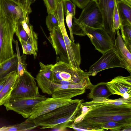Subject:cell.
<instances>
[{
  "label": "cell",
  "instance_id": "6da1fadb",
  "mask_svg": "<svg viewBox=\"0 0 131 131\" xmlns=\"http://www.w3.org/2000/svg\"><path fill=\"white\" fill-rule=\"evenodd\" d=\"M67 127L78 131H131V99L95 97L82 103Z\"/></svg>",
  "mask_w": 131,
  "mask_h": 131
},
{
  "label": "cell",
  "instance_id": "7a4b0ae2",
  "mask_svg": "<svg viewBox=\"0 0 131 131\" xmlns=\"http://www.w3.org/2000/svg\"><path fill=\"white\" fill-rule=\"evenodd\" d=\"M83 101V100H73L68 104L35 118L34 119V122L41 129L59 127V129H64L76 118Z\"/></svg>",
  "mask_w": 131,
  "mask_h": 131
},
{
  "label": "cell",
  "instance_id": "3957f363",
  "mask_svg": "<svg viewBox=\"0 0 131 131\" xmlns=\"http://www.w3.org/2000/svg\"><path fill=\"white\" fill-rule=\"evenodd\" d=\"M53 81H64L79 85L85 89H90L92 84L88 72L81 69L73 70L69 64L59 61L53 65L52 68Z\"/></svg>",
  "mask_w": 131,
  "mask_h": 131
},
{
  "label": "cell",
  "instance_id": "277c9868",
  "mask_svg": "<svg viewBox=\"0 0 131 131\" xmlns=\"http://www.w3.org/2000/svg\"><path fill=\"white\" fill-rule=\"evenodd\" d=\"M16 25L15 23L6 17L0 10V64L14 55L12 43Z\"/></svg>",
  "mask_w": 131,
  "mask_h": 131
},
{
  "label": "cell",
  "instance_id": "5b68a950",
  "mask_svg": "<svg viewBox=\"0 0 131 131\" xmlns=\"http://www.w3.org/2000/svg\"><path fill=\"white\" fill-rule=\"evenodd\" d=\"M55 14L57 18L59 26L66 46L69 64L73 70L80 69L81 62L80 45L79 43L72 42L68 36L64 24V12L63 7L58 8Z\"/></svg>",
  "mask_w": 131,
  "mask_h": 131
},
{
  "label": "cell",
  "instance_id": "8992f818",
  "mask_svg": "<svg viewBox=\"0 0 131 131\" xmlns=\"http://www.w3.org/2000/svg\"><path fill=\"white\" fill-rule=\"evenodd\" d=\"M35 78L27 70L18 77L10 97H33L40 95Z\"/></svg>",
  "mask_w": 131,
  "mask_h": 131
},
{
  "label": "cell",
  "instance_id": "52a82bcc",
  "mask_svg": "<svg viewBox=\"0 0 131 131\" xmlns=\"http://www.w3.org/2000/svg\"><path fill=\"white\" fill-rule=\"evenodd\" d=\"M47 98L40 95L33 97H10L3 104L7 111L12 110L27 118L30 116L33 108L38 103Z\"/></svg>",
  "mask_w": 131,
  "mask_h": 131
},
{
  "label": "cell",
  "instance_id": "ba28073f",
  "mask_svg": "<svg viewBox=\"0 0 131 131\" xmlns=\"http://www.w3.org/2000/svg\"><path fill=\"white\" fill-rule=\"evenodd\" d=\"M82 9L79 18L75 17L73 21L91 28H103V16L95 0H90Z\"/></svg>",
  "mask_w": 131,
  "mask_h": 131
},
{
  "label": "cell",
  "instance_id": "9c48e42d",
  "mask_svg": "<svg viewBox=\"0 0 131 131\" xmlns=\"http://www.w3.org/2000/svg\"><path fill=\"white\" fill-rule=\"evenodd\" d=\"M115 67L126 69V67L114 48L103 54L101 57L90 68L88 72L90 76H95L104 70Z\"/></svg>",
  "mask_w": 131,
  "mask_h": 131
},
{
  "label": "cell",
  "instance_id": "30bf717a",
  "mask_svg": "<svg viewBox=\"0 0 131 131\" xmlns=\"http://www.w3.org/2000/svg\"><path fill=\"white\" fill-rule=\"evenodd\" d=\"M47 39L55 50L57 61H60L69 64L66 46L59 26L53 28Z\"/></svg>",
  "mask_w": 131,
  "mask_h": 131
},
{
  "label": "cell",
  "instance_id": "8fae6325",
  "mask_svg": "<svg viewBox=\"0 0 131 131\" xmlns=\"http://www.w3.org/2000/svg\"><path fill=\"white\" fill-rule=\"evenodd\" d=\"M112 94L120 95L126 99H131V76H119L107 82Z\"/></svg>",
  "mask_w": 131,
  "mask_h": 131
},
{
  "label": "cell",
  "instance_id": "7c38bea8",
  "mask_svg": "<svg viewBox=\"0 0 131 131\" xmlns=\"http://www.w3.org/2000/svg\"><path fill=\"white\" fill-rule=\"evenodd\" d=\"M95 0L103 16V28L114 41L116 34L113 32V18L116 0Z\"/></svg>",
  "mask_w": 131,
  "mask_h": 131
},
{
  "label": "cell",
  "instance_id": "4fadbf2b",
  "mask_svg": "<svg viewBox=\"0 0 131 131\" xmlns=\"http://www.w3.org/2000/svg\"><path fill=\"white\" fill-rule=\"evenodd\" d=\"M73 100L71 99H63L52 97L51 98H47L35 106L29 118L34 119L58 107L68 104L72 102Z\"/></svg>",
  "mask_w": 131,
  "mask_h": 131
},
{
  "label": "cell",
  "instance_id": "5bb4252c",
  "mask_svg": "<svg viewBox=\"0 0 131 131\" xmlns=\"http://www.w3.org/2000/svg\"><path fill=\"white\" fill-rule=\"evenodd\" d=\"M0 9L6 17L16 24L29 17L19 5L10 0H0Z\"/></svg>",
  "mask_w": 131,
  "mask_h": 131
},
{
  "label": "cell",
  "instance_id": "9a60e30c",
  "mask_svg": "<svg viewBox=\"0 0 131 131\" xmlns=\"http://www.w3.org/2000/svg\"><path fill=\"white\" fill-rule=\"evenodd\" d=\"M117 36L114 40L113 48L117 51L126 67V69L131 74V54L126 46L119 32L117 30Z\"/></svg>",
  "mask_w": 131,
  "mask_h": 131
},
{
  "label": "cell",
  "instance_id": "2e32d148",
  "mask_svg": "<svg viewBox=\"0 0 131 131\" xmlns=\"http://www.w3.org/2000/svg\"><path fill=\"white\" fill-rule=\"evenodd\" d=\"M17 71H13L7 75L6 83L0 92V106L3 105L10 97L18 76Z\"/></svg>",
  "mask_w": 131,
  "mask_h": 131
},
{
  "label": "cell",
  "instance_id": "e0dca14e",
  "mask_svg": "<svg viewBox=\"0 0 131 131\" xmlns=\"http://www.w3.org/2000/svg\"><path fill=\"white\" fill-rule=\"evenodd\" d=\"M116 4L122 25L131 26V4L126 0H116Z\"/></svg>",
  "mask_w": 131,
  "mask_h": 131
},
{
  "label": "cell",
  "instance_id": "ac0fdd59",
  "mask_svg": "<svg viewBox=\"0 0 131 131\" xmlns=\"http://www.w3.org/2000/svg\"><path fill=\"white\" fill-rule=\"evenodd\" d=\"M35 79L42 92L44 93L51 95L57 85L52 81L49 80L39 73Z\"/></svg>",
  "mask_w": 131,
  "mask_h": 131
},
{
  "label": "cell",
  "instance_id": "d6986e66",
  "mask_svg": "<svg viewBox=\"0 0 131 131\" xmlns=\"http://www.w3.org/2000/svg\"><path fill=\"white\" fill-rule=\"evenodd\" d=\"M18 58L17 54L0 64V79L11 72L17 71Z\"/></svg>",
  "mask_w": 131,
  "mask_h": 131
},
{
  "label": "cell",
  "instance_id": "ffe728a7",
  "mask_svg": "<svg viewBox=\"0 0 131 131\" xmlns=\"http://www.w3.org/2000/svg\"><path fill=\"white\" fill-rule=\"evenodd\" d=\"M88 97L93 99L95 97H102L108 98L112 95L107 85V82H101L95 85H93L90 89Z\"/></svg>",
  "mask_w": 131,
  "mask_h": 131
},
{
  "label": "cell",
  "instance_id": "44dd1931",
  "mask_svg": "<svg viewBox=\"0 0 131 131\" xmlns=\"http://www.w3.org/2000/svg\"><path fill=\"white\" fill-rule=\"evenodd\" d=\"M37 127L38 126L34 119L28 118L21 123L2 127L0 128V131H27L34 129Z\"/></svg>",
  "mask_w": 131,
  "mask_h": 131
},
{
  "label": "cell",
  "instance_id": "7402d4cb",
  "mask_svg": "<svg viewBox=\"0 0 131 131\" xmlns=\"http://www.w3.org/2000/svg\"><path fill=\"white\" fill-rule=\"evenodd\" d=\"M85 90L63 89L55 90L51 95L52 97L63 99H71L72 97L82 94Z\"/></svg>",
  "mask_w": 131,
  "mask_h": 131
},
{
  "label": "cell",
  "instance_id": "603a6c76",
  "mask_svg": "<svg viewBox=\"0 0 131 131\" xmlns=\"http://www.w3.org/2000/svg\"><path fill=\"white\" fill-rule=\"evenodd\" d=\"M38 34L33 31L26 42L27 54H33L35 58L37 56V52L38 51Z\"/></svg>",
  "mask_w": 131,
  "mask_h": 131
},
{
  "label": "cell",
  "instance_id": "cb8c5ba5",
  "mask_svg": "<svg viewBox=\"0 0 131 131\" xmlns=\"http://www.w3.org/2000/svg\"><path fill=\"white\" fill-rule=\"evenodd\" d=\"M121 37L127 49L131 52V26L121 25Z\"/></svg>",
  "mask_w": 131,
  "mask_h": 131
},
{
  "label": "cell",
  "instance_id": "d4e9b609",
  "mask_svg": "<svg viewBox=\"0 0 131 131\" xmlns=\"http://www.w3.org/2000/svg\"><path fill=\"white\" fill-rule=\"evenodd\" d=\"M17 54L18 58L17 74L18 77L22 75L26 69L27 64L25 63L26 56L24 54L21 56L20 54L17 40L15 41Z\"/></svg>",
  "mask_w": 131,
  "mask_h": 131
},
{
  "label": "cell",
  "instance_id": "484cf974",
  "mask_svg": "<svg viewBox=\"0 0 131 131\" xmlns=\"http://www.w3.org/2000/svg\"><path fill=\"white\" fill-rule=\"evenodd\" d=\"M52 64L45 65L41 62H39L40 69L39 73L42 74L48 79L53 81L52 68Z\"/></svg>",
  "mask_w": 131,
  "mask_h": 131
},
{
  "label": "cell",
  "instance_id": "4316f807",
  "mask_svg": "<svg viewBox=\"0 0 131 131\" xmlns=\"http://www.w3.org/2000/svg\"><path fill=\"white\" fill-rule=\"evenodd\" d=\"M46 23L47 28L50 32L54 28L59 26L58 20L54 13L48 14L46 17Z\"/></svg>",
  "mask_w": 131,
  "mask_h": 131
},
{
  "label": "cell",
  "instance_id": "83f0119b",
  "mask_svg": "<svg viewBox=\"0 0 131 131\" xmlns=\"http://www.w3.org/2000/svg\"><path fill=\"white\" fill-rule=\"evenodd\" d=\"M19 5L26 13L29 15L32 12L31 5L35 1L34 0H10Z\"/></svg>",
  "mask_w": 131,
  "mask_h": 131
},
{
  "label": "cell",
  "instance_id": "f1b7e54d",
  "mask_svg": "<svg viewBox=\"0 0 131 131\" xmlns=\"http://www.w3.org/2000/svg\"><path fill=\"white\" fill-rule=\"evenodd\" d=\"M64 13L65 15L70 14L73 16V18L75 17L76 5L70 0H63Z\"/></svg>",
  "mask_w": 131,
  "mask_h": 131
},
{
  "label": "cell",
  "instance_id": "f546056e",
  "mask_svg": "<svg viewBox=\"0 0 131 131\" xmlns=\"http://www.w3.org/2000/svg\"><path fill=\"white\" fill-rule=\"evenodd\" d=\"M46 7L48 14H53L56 10L58 4L63 0H43Z\"/></svg>",
  "mask_w": 131,
  "mask_h": 131
},
{
  "label": "cell",
  "instance_id": "4dcf8cb0",
  "mask_svg": "<svg viewBox=\"0 0 131 131\" xmlns=\"http://www.w3.org/2000/svg\"><path fill=\"white\" fill-rule=\"evenodd\" d=\"M121 25V20L117 7L116 1L113 18V32L116 34L117 30L120 29Z\"/></svg>",
  "mask_w": 131,
  "mask_h": 131
},
{
  "label": "cell",
  "instance_id": "1f68e13d",
  "mask_svg": "<svg viewBox=\"0 0 131 131\" xmlns=\"http://www.w3.org/2000/svg\"><path fill=\"white\" fill-rule=\"evenodd\" d=\"M15 33L18 38H20L26 42L29 37L20 22L16 24Z\"/></svg>",
  "mask_w": 131,
  "mask_h": 131
},
{
  "label": "cell",
  "instance_id": "d6a6232c",
  "mask_svg": "<svg viewBox=\"0 0 131 131\" xmlns=\"http://www.w3.org/2000/svg\"><path fill=\"white\" fill-rule=\"evenodd\" d=\"M66 21L67 26L69 30L70 34V39L73 42H74V40L73 34L72 31V20L73 16L72 14L67 13L65 14Z\"/></svg>",
  "mask_w": 131,
  "mask_h": 131
},
{
  "label": "cell",
  "instance_id": "836d02e7",
  "mask_svg": "<svg viewBox=\"0 0 131 131\" xmlns=\"http://www.w3.org/2000/svg\"><path fill=\"white\" fill-rule=\"evenodd\" d=\"M90 0H71L78 7L83 9Z\"/></svg>",
  "mask_w": 131,
  "mask_h": 131
},
{
  "label": "cell",
  "instance_id": "e575fe53",
  "mask_svg": "<svg viewBox=\"0 0 131 131\" xmlns=\"http://www.w3.org/2000/svg\"><path fill=\"white\" fill-rule=\"evenodd\" d=\"M18 38L22 46L23 54H27L28 51L26 42L21 39L20 38Z\"/></svg>",
  "mask_w": 131,
  "mask_h": 131
},
{
  "label": "cell",
  "instance_id": "d590c367",
  "mask_svg": "<svg viewBox=\"0 0 131 131\" xmlns=\"http://www.w3.org/2000/svg\"><path fill=\"white\" fill-rule=\"evenodd\" d=\"M7 75L5 77L0 79V92L6 83Z\"/></svg>",
  "mask_w": 131,
  "mask_h": 131
},
{
  "label": "cell",
  "instance_id": "8d00e7d4",
  "mask_svg": "<svg viewBox=\"0 0 131 131\" xmlns=\"http://www.w3.org/2000/svg\"><path fill=\"white\" fill-rule=\"evenodd\" d=\"M130 4H131V0H126Z\"/></svg>",
  "mask_w": 131,
  "mask_h": 131
},
{
  "label": "cell",
  "instance_id": "74e56055",
  "mask_svg": "<svg viewBox=\"0 0 131 131\" xmlns=\"http://www.w3.org/2000/svg\"></svg>",
  "mask_w": 131,
  "mask_h": 131
},
{
  "label": "cell",
  "instance_id": "f35d334b",
  "mask_svg": "<svg viewBox=\"0 0 131 131\" xmlns=\"http://www.w3.org/2000/svg\"></svg>",
  "mask_w": 131,
  "mask_h": 131
}]
</instances>
